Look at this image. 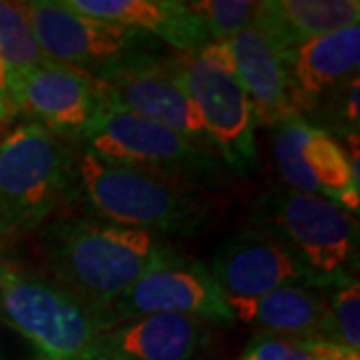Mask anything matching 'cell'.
Masks as SVG:
<instances>
[{
	"label": "cell",
	"instance_id": "cell-19",
	"mask_svg": "<svg viewBox=\"0 0 360 360\" xmlns=\"http://www.w3.org/2000/svg\"><path fill=\"white\" fill-rule=\"evenodd\" d=\"M359 0H266L255 25L284 52L312 39L359 25Z\"/></svg>",
	"mask_w": 360,
	"mask_h": 360
},
{
	"label": "cell",
	"instance_id": "cell-25",
	"mask_svg": "<svg viewBox=\"0 0 360 360\" xmlns=\"http://www.w3.org/2000/svg\"><path fill=\"white\" fill-rule=\"evenodd\" d=\"M6 66L2 63V58H0V120L4 122V124H13L14 120V108L13 104H11V98H8V84H6Z\"/></svg>",
	"mask_w": 360,
	"mask_h": 360
},
{
	"label": "cell",
	"instance_id": "cell-14",
	"mask_svg": "<svg viewBox=\"0 0 360 360\" xmlns=\"http://www.w3.org/2000/svg\"><path fill=\"white\" fill-rule=\"evenodd\" d=\"M212 340L210 322L198 316L150 314L104 330L98 360H194Z\"/></svg>",
	"mask_w": 360,
	"mask_h": 360
},
{
	"label": "cell",
	"instance_id": "cell-23",
	"mask_svg": "<svg viewBox=\"0 0 360 360\" xmlns=\"http://www.w3.org/2000/svg\"><path fill=\"white\" fill-rule=\"evenodd\" d=\"M330 333L328 340L360 352V284H347L328 296Z\"/></svg>",
	"mask_w": 360,
	"mask_h": 360
},
{
	"label": "cell",
	"instance_id": "cell-15",
	"mask_svg": "<svg viewBox=\"0 0 360 360\" xmlns=\"http://www.w3.org/2000/svg\"><path fill=\"white\" fill-rule=\"evenodd\" d=\"M292 106L310 118L330 94L359 77L360 26L312 39L286 52Z\"/></svg>",
	"mask_w": 360,
	"mask_h": 360
},
{
	"label": "cell",
	"instance_id": "cell-3",
	"mask_svg": "<svg viewBox=\"0 0 360 360\" xmlns=\"http://www.w3.org/2000/svg\"><path fill=\"white\" fill-rule=\"evenodd\" d=\"M80 205L96 219L148 232L194 236L217 219L214 193L77 148Z\"/></svg>",
	"mask_w": 360,
	"mask_h": 360
},
{
	"label": "cell",
	"instance_id": "cell-27",
	"mask_svg": "<svg viewBox=\"0 0 360 360\" xmlns=\"http://www.w3.org/2000/svg\"><path fill=\"white\" fill-rule=\"evenodd\" d=\"M44 360H46V359H44Z\"/></svg>",
	"mask_w": 360,
	"mask_h": 360
},
{
	"label": "cell",
	"instance_id": "cell-22",
	"mask_svg": "<svg viewBox=\"0 0 360 360\" xmlns=\"http://www.w3.org/2000/svg\"><path fill=\"white\" fill-rule=\"evenodd\" d=\"M193 11L205 25L212 40H231L245 28L255 25L260 2L255 0H202L188 2Z\"/></svg>",
	"mask_w": 360,
	"mask_h": 360
},
{
	"label": "cell",
	"instance_id": "cell-2",
	"mask_svg": "<svg viewBox=\"0 0 360 360\" xmlns=\"http://www.w3.org/2000/svg\"><path fill=\"white\" fill-rule=\"evenodd\" d=\"M80 208L77 146L34 122L0 142V243L34 236L54 217Z\"/></svg>",
	"mask_w": 360,
	"mask_h": 360
},
{
	"label": "cell",
	"instance_id": "cell-21",
	"mask_svg": "<svg viewBox=\"0 0 360 360\" xmlns=\"http://www.w3.org/2000/svg\"><path fill=\"white\" fill-rule=\"evenodd\" d=\"M238 360H360V354L322 338L258 333Z\"/></svg>",
	"mask_w": 360,
	"mask_h": 360
},
{
	"label": "cell",
	"instance_id": "cell-16",
	"mask_svg": "<svg viewBox=\"0 0 360 360\" xmlns=\"http://www.w3.org/2000/svg\"><path fill=\"white\" fill-rule=\"evenodd\" d=\"M234 77L252 106L255 120L276 127L298 112L292 106L286 52L278 49L257 26H248L231 39Z\"/></svg>",
	"mask_w": 360,
	"mask_h": 360
},
{
	"label": "cell",
	"instance_id": "cell-18",
	"mask_svg": "<svg viewBox=\"0 0 360 360\" xmlns=\"http://www.w3.org/2000/svg\"><path fill=\"white\" fill-rule=\"evenodd\" d=\"M226 298L234 319L257 326L260 333L328 340L330 302L321 288L284 286L255 298Z\"/></svg>",
	"mask_w": 360,
	"mask_h": 360
},
{
	"label": "cell",
	"instance_id": "cell-8",
	"mask_svg": "<svg viewBox=\"0 0 360 360\" xmlns=\"http://www.w3.org/2000/svg\"><path fill=\"white\" fill-rule=\"evenodd\" d=\"M22 6L44 56L92 78L132 54L162 49L160 40L142 30L78 14L65 0H30Z\"/></svg>",
	"mask_w": 360,
	"mask_h": 360
},
{
	"label": "cell",
	"instance_id": "cell-20",
	"mask_svg": "<svg viewBox=\"0 0 360 360\" xmlns=\"http://www.w3.org/2000/svg\"><path fill=\"white\" fill-rule=\"evenodd\" d=\"M0 58L6 66L8 77L20 75L49 60L40 51L22 2L0 0Z\"/></svg>",
	"mask_w": 360,
	"mask_h": 360
},
{
	"label": "cell",
	"instance_id": "cell-1",
	"mask_svg": "<svg viewBox=\"0 0 360 360\" xmlns=\"http://www.w3.org/2000/svg\"><path fill=\"white\" fill-rule=\"evenodd\" d=\"M170 252L174 248L153 232L80 214L78 208L54 217L34 234V269L96 316Z\"/></svg>",
	"mask_w": 360,
	"mask_h": 360
},
{
	"label": "cell",
	"instance_id": "cell-24",
	"mask_svg": "<svg viewBox=\"0 0 360 360\" xmlns=\"http://www.w3.org/2000/svg\"><path fill=\"white\" fill-rule=\"evenodd\" d=\"M196 56L206 65L234 75V54H232L231 40H212L196 52Z\"/></svg>",
	"mask_w": 360,
	"mask_h": 360
},
{
	"label": "cell",
	"instance_id": "cell-9",
	"mask_svg": "<svg viewBox=\"0 0 360 360\" xmlns=\"http://www.w3.org/2000/svg\"><path fill=\"white\" fill-rule=\"evenodd\" d=\"M150 314H188L206 322L236 321L229 298L200 260L170 252L146 270L124 295L98 316L103 330Z\"/></svg>",
	"mask_w": 360,
	"mask_h": 360
},
{
	"label": "cell",
	"instance_id": "cell-4",
	"mask_svg": "<svg viewBox=\"0 0 360 360\" xmlns=\"http://www.w3.org/2000/svg\"><path fill=\"white\" fill-rule=\"evenodd\" d=\"M250 224L276 238L321 288H342L354 281L359 220L335 200L292 188H270L257 198Z\"/></svg>",
	"mask_w": 360,
	"mask_h": 360
},
{
	"label": "cell",
	"instance_id": "cell-5",
	"mask_svg": "<svg viewBox=\"0 0 360 360\" xmlns=\"http://www.w3.org/2000/svg\"><path fill=\"white\" fill-rule=\"evenodd\" d=\"M77 148L118 167L146 170L200 191H222L231 172L219 156L153 120L101 103Z\"/></svg>",
	"mask_w": 360,
	"mask_h": 360
},
{
	"label": "cell",
	"instance_id": "cell-17",
	"mask_svg": "<svg viewBox=\"0 0 360 360\" xmlns=\"http://www.w3.org/2000/svg\"><path fill=\"white\" fill-rule=\"evenodd\" d=\"M68 8L106 22L142 30L176 52L196 54L210 42L188 2L174 0H65Z\"/></svg>",
	"mask_w": 360,
	"mask_h": 360
},
{
	"label": "cell",
	"instance_id": "cell-11",
	"mask_svg": "<svg viewBox=\"0 0 360 360\" xmlns=\"http://www.w3.org/2000/svg\"><path fill=\"white\" fill-rule=\"evenodd\" d=\"M6 84L14 118L25 116L72 146L80 144L101 104L94 78L52 60L8 77Z\"/></svg>",
	"mask_w": 360,
	"mask_h": 360
},
{
	"label": "cell",
	"instance_id": "cell-13",
	"mask_svg": "<svg viewBox=\"0 0 360 360\" xmlns=\"http://www.w3.org/2000/svg\"><path fill=\"white\" fill-rule=\"evenodd\" d=\"M272 158L276 172L292 191L321 194L336 202L352 188L345 146L304 116H290L272 127Z\"/></svg>",
	"mask_w": 360,
	"mask_h": 360
},
{
	"label": "cell",
	"instance_id": "cell-10",
	"mask_svg": "<svg viewBox=\"0 0 360 360\" xmlns=\"http://www.w3.org/2000/svg\"><path fill=\"white\" fill-rule=\"evenodd\" d=\"M165 58L167 52L158 49L132 54L127 60L108 68L94 78L98 101L162 124L214 153L198 108L168 77Z\"/></svg>",
	"mask_w": 360,
	"mask_h": 360
},
{
	"label": "cell",
	"instance_id": "cell-6",
	"mask_svg": "<svg viewBox=\"0 0 360 360\" xmlns=\"http://www.w3.org/2000/svg\"><path fill=\"white\" fill-rule=\"evenodd\" d=\"M0 309L46 360H98V316L34 266L0 258Z\"/></svg>",
	"mask_w": 360,
	"mask_h": 360
},
{
	"label": "cell",
	"instance_id": "cell-26",
	"mask_svg": "<svg viewBox=\"0 0 360 360\" xmlns=\"http://www.w3.org/2000/svg\"><path fill=\"white\" fill-rule=\"evenodd\" d=\"M8 130H11V127H8V124H4V122L0 120V142L4 141V136H6V132H8Z\"/></svg>",
	"mask_w": 360,
	"mask_h": 360
},
{
	"label": "cell",
	"instance_id": "cell-12",
	"mask_svg": "<svg viewBox=\"0 0 360 360\" xmlns=\"http://www.w3.org/2000/svg\"><path fill=\"white\" fill-rule=\"evenodd\" d=\"M208 270L224 295L234 298H255L284 286L321 288L276 238L252 226L224 238Z\"/></svg>",
	"mask_w": 360,
	"mask_h": 360
},
{
	"label": "cell",
	"instance_id": "cell-7",
	"mask_svg": "<svg viewBox=\"0 0 360 360\" xmlns=\"http://www.w3.org/2000/svg\"><path fill=\"white\" fill-rule=\"evenodd\" d=\"M165 66L198 108L208 141L229 172L236 176L252 172L258 165L257 120L236 77L191 52H167Z\"/></svg>",
	"mask_w": 360,
	"mask_h": 360
}]
</instances>
